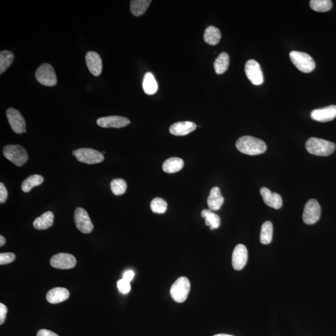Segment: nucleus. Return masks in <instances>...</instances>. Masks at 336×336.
Listing matches in <instances>:
<instances>
[{
	"label": "nucleus",
	"instance_id": "nucleus-1",
	"mask_svg": "<svg viewBox=\"0 0 336 336\" xmlns=\"http://www.w3.org/2000/svg\"><path fill=\"white\" fill-rule=\"evenodd\" d=\"M236 147L241 153L248 155H258L267 150L264 141L250 136H241L236 142Z\"/></svg>",
	"mask_w": 336,
	"mask_h": 336
},
{
	"label": "nucleus",
	"instance_id": "nucleus-2",
	"mask_svg": "<svg viewBox=\"0 0 336 336\" xmlns=\"http://www.w3.org/2000/svg\"><path fill=\"white\" fill-rule=\"evenodd\" d=\"M305 147L308 153L316 156H327L334 153L336 146L334 143L323 139L311 137L306 141Z\"/></svg>",
	"mask_w": 336,
	"mask_h": 336
},
{
	"label": "nucleus",
	"instance_id": "nucleus-3",
	"mask_svg": "<svg viewBox=\"0 0 336 336\" xmlns=\"http://www.w3.org/2000/svg\"><path fill=\"white\" fill-rule=\"evenodd\" d=\"M3 153L7 159L17 166H23L28 160L27 151L23 146L18 144H10L5 146Z\"/></svg>",
	"mask_w": 336,
	"mask_h": 336
},
{
	"label": "nucleus",
	"instance_id": "nucleus-4",
	"mask_svg": "<svg viewBox=\"0 0 336 336\" xmlns=\"http://www.w3.org/2000/svg\"><path fill=\"white\" fill-rule=\"evenodd\" d=\"M190 289L191 283L188 278L180 277L171 287V296L177 303H183L187 300Z\"/></svg>",
	"mask_w": 336,
	"mask_h": 336
},
{
	"label": "nucleus",
	"instance_id": "nucleus-5",
	"mask_svg": "<svg viewBox=\"0 0 336 336\" xmlns=\"http://www.w3.org/2000/svg\"><path fill=\"white\" fill-rule=\"evenodd\" d=\"M290 57L293 64L298 70L304 73H309L315 69V62L313 59L305 52L291 51Z\"/></svg>",
	"mask_w": 336,
	"mask_h": 336
},
{
	"label": "nucleus",
	"instance_id": "nucleus-6",
	"mask_svg": "<svg viewBox=\"0 0 336 336\" xmlns=\"http://www.w3.org/2000/svg\"><path fill=\"white\" fill-rule=\"evenodd\" d=\"M36 78L42 85L52 87L57 83V77L54 68L49 64H43L36 72Z\"/></svg>",
	"mask_w": 336,
	"mask_h": 336
},
{
	"label": "nucleus",
	"instance_id": "nucleus-7",
	"mask_svg": "<svg viewBox=\"0 0 336 336\" xmlns=\"http://www.w3.org/2000/svg\"><path fill=\"white\" fill-rule=\"evenodd\" d=\"M321 206L318 202L316 199H310L304 206L303 214L304 222L308 225L316 224L321 217Z\"/></svg>",
	"mask_w": 336,
	"mask_h": 336
},
{
	"label": "nucleus",
	"instance_id": "nucleus-8",
	"mask_svg": "<svg viewBox=\"0 0 336 336\" xmlns=\"http://www.w3.org/2000/svg\"><path fill=\"white\" fill-rule=\"evenodd\" d=\"M75 157L78 161L88 164L101 163L104 160L103 154L91 148H82L77 149Z\"/></svg>",
	"mask_w": 336,
	"mask_h": 336
},
{
	"label": "nucleus",
	"instance_id": "nucleus-9",
	"mask_svg": "<svg viewBox=\"0 0 336 336\" xmlns=\"http://www.w3.org/2000/svg\"><path fill=\"white\" fill-rule=\"evenodd\" d=\"M246 77L256 86H260L264 82V75L261 65L256 60H248L245 65Z\"/></svg>",
	"mask_w": 336,
	"mask_h": 336
},
{
	"label": "nucleus",
	"instance_id": "nucleus-10",
	"mask_svg": "<svg viewBox=\"0 0 336 336\" xmlns=\"http://www.w3.org/2000/svg\"><path fill=\"white\" fill-rule=\"evenodd\" d=\"M74 221L76 227L83 233L93 232L94 225L88 212L85 209L78 207L74 212Z\"/></svg>",
	"mask_w": 336,
	"mask_h": 336
},
{
	"label": "nucleus",
	"instance_id": "nucleus-11",
	"mask_svg": "<svg viewBox=\"0 0 336 336\" xmlns=\"http://www.w3.org/2000/svg\"><path fill=\"white\" fill-rule=\"evenodd\" d=\"M7 117L13 132L17 134L26 133V122L24 117L17 109L7 110Z\"/></svg>",
	"mask_w": 336,
	"mask_h": 336
},
{
	"label": "nucleus",
	"instance_id": "nucleus-12",
	"mask_svg": "<svg viewBox=\"0 0 336 336\" xmlns=\"http://www.w3.org/2000/svg\"><path fill=\"white\" fill-rule=\"evenodd\" d=\"M51 266L56 269L66 270L72 269L76 265V259L71 254L60 253L55 255L50 261Z\"/></svg>",
	"mask_w": 336,
	"mask_h": 336
},
{
	"label": "nucleus",
	"instance_id": "nucleus-13",
	"mask_svg": "<svg viewBox=\"0 0 336 336\" xmlns=\"http://www.w3.org/2000/svg\"><path fill=\"white\" fill-rule=\"evenodd\" d=\"M248 260V251L243 244L235 246L232 254V264L233 269L241 270L245 267Z\"/></svg>",
	"mask_w": 336,
	"mask_h": 336
},
{
	"label": "nucleus",
	"instance_id": "nucleus-14",
	"mask_svg": "<svg viewBox=\"0 0 336 336\" xmlns=\"http://www.w3.org/2000/svg\"><path fill=\"white\" fill-rule=\"evenodd\" d=\"M127 118L120 116H109L100 118L97 121V125L102 128H120L130 124Z\"/></svg>",
	"mask_w": 336,
	"mask_h": 336
},
{
	"label": "nucleus",
	"instance_id": "nucleus-15",
	"mask_svg": "<svg viewBox=\"0 0 336 336\" xmlns=\"http://www.w3.org/2000/svg\"><path fill=\"white\" fill-rule=\"evenodd\" d=\"M312 120L319 122H330L336 117V106H329L324 108L312 110L311 114Z\"/></svg>",
	"mask_w": 336,
	"mask_h": 336
},
{
	"label": "nucleus",
	"instance_id": "nucleus-16",
	"mask_svg": "<svg viewBox=\"0 0 336 336\" xmlns=\"http://www.w3.org/2000/svg\"><path fill=\"white\" fill-rule=\"evenodd\" d=\"M86 64L89 71L94 76L101 75L102 71V60L100 55L94 51H89L86 56Z\"/></svg>",
	"mask_w": 336,
	"mask_h": 336
},
{
	"label": "nucleus",
	"instance_id": "nucleus-17",
	"mask_svg": "<svg viewBox=\"0 0 336 336\" xmlns=\"http://www.w3.org/2000/svg\"><path fill=\"white\" fill-rule=\"evenodd\" d=\"M261 194L264 203L275 209H279L282 207L283 201L279 194L272 193L269 189L263 187L261 189Z\"/></svg>",
	"mask_w": 336,
	"mask_h": 336
},
{
	"label": "nucleus",
	"instance_id": "nucleus-18",
	"mask_svg": "<svg viewBox=\"0 0 336 336\" xmlns=\"http://www.w3.org/2000/svg\"><path fill=\"white\" fill-rule=\"evenodd\" d=\"M197 125L193 122H180L174 123L170 128V132L175 136H185L196 129Z\"/></svg>",
	"mask_w": 336,
	"mask_h": 336
},
{
	"label": "nucleus",
	"instance_id": "nucleus-19",
	"mask_svg": "<svg viewBox=\"0 0 336 336\" xmlns=\"http://www.w3.org/2000/svg\"><path fill=\"white\" fill-rule=\"evenodd\" d=\"M69 296V291L66 288H54L47 293L46 300L50 303L57 304L68 300Z\"/></svg>",
	"mask_w": 336,
	"mask_h": 336
},
{
	"label": "nucleus",
	"instance_id": "nucleus-20",
	"mask_svg": "<svg viewBox=\"0 0 336 336\" xmlns=\"http://www.w3.org/2000/svg\"><path fill=\"white\" fill-rule=\"evenodd\" d=\"M224 199L220 193V189L218 187H214L210 191L208 199H207V204L211 211H218L224 204Z\"/></svg>",
	"mask_w": 336,
	"mask_h": 336
},
{
	"label": "nucleus",
	"instance_id": "nucleus-21",
	"mask_svg": "<svg viewBox=\"0 0 336 336\" xmlns=\"http://www.w3.org/2000/svg\"><path fill=\"white\" fill-rule=\"evenodd\" d=\"M54 215L51 211L44 212L40 217L36 218L33 226L38 230H46L54 224Z\"/></svg>",
	"mask_w": 336,
	"mask_h": 336
},
{
	"label": "nucleus",
	"instance_id": "nucleus-22",
	"mask_svg": "<svg viewBox=\"0 0 336 336\" xmlns=\"http://www.w3.org/2000/svg\"><path fill=\"white\" fill-rule=\"evenodd\" d=\"M221 39V33L220 30L215 26H209L204 31V39L206 43L209 45L215 46L219 43Z\"/></svg>",
	"mask_w": 336,
	"mask_h": 336
},
{
	"label": "nucleus",
	"instance_id": "nucleus-23",
	"mask_svg": "<svg viewBox=\"0 0 336 336\" xmlns=\"http://www.w3.org/2000/svg\"><path fill=\"white\" fill-rule=\"evenodd\" d=\"M184 161L180 157H173L167 159L162 164V170L165 173H175L183 169Z\"/></svg>",
	"mask_w": 336,
	"mask_h": 336
},
{
	"label": "nucleus",
	"instance_id": "nucleus-24",
	"mask_svg": "<svg viewBox=\"0 0 336 336\" xmlns=\"http://www.w3.org/2000/svg\"><path fill=\"white\" fill-rule=\"evenodd\" d=\"M143 89L144 93L148 95H153L158 89V86L153 73L147 72L144 76Z\"/></svg>",
	"mask_w": 336,
	"mask_h": 336
},
{
	"label": "nucleus",
	"instance_id": "nucleus-25",
	"mask_svg": "<svg viewBox=\"0 0 336 336\" xmlns=\"http://www.w3.org/2000/svg\"><path fill=\"white\" fill-rule=\"evenodd\" d=\"M151 0H132L130 2L131 12L135 17H140L148 10Z\"/></svg>",
	"mask_w": 336,
	"mask_h": 336
},
{
	"label": "nucleus",
	"instance_id": "nucleus-26",
	"mask_svg": "<svg viewBox=\"0 0 336 336\" xmlns=\"http://www.w3.org/2000/svg\"><path fill=\"white\" fill-rule=\"evenodd\" d=\"M229 56L226 52H222L217 57L214 63L215 71L217 74H222L227 71L229 65Z\"/></svg>",
	"mask_w": 336,
	"mask_h": 336
},
{
	"label": "nucleus",
	"instance_id": "nucleus-27",
	"mask_svg": "<svg viewBox=\"0 0 336 336\" xmlns=\"http://www.w3.org/2000/svg\"><path fill=\"white\" fill-rule=\"evenodd\" d=\"M201 216L205 219L206 225L211 230L219 228L220 224V217L212 212L211 210L204 209L201 212Z\"/></svg>",
	"mask_w": 336,
	"mask_h": 336
},
{
	"label": "nucleus",
	"instance_id": "nucleus-28",
	"mask_svg": "<svg viewBox=\"0 0 336 336\" xmlns=\"http://www.w3.org/2000/svg\"><path fill=\"white\" fill-rule=\"evenodd\" d=\"M43 181L44 178L41 175H34L31 176L23 181L22 185V190L25 193L30 192L33 188L43 184Z\"/></svg>",
	"mask_w": 336,
	"mask_h": 336
},
{
	"label": "nucleus",
	"instance_id": "nucleus-29",
	"mask_svg": "<svg viewBox=\"0 0 336 336\" xmlns=\"http://www.w3.org/2000/svg\"><path fill=\"white\" fill-rule=\"evenodd\" d=\"M273 231H274V227L271 222L266 221L264 223L261 228V236H260V240L262 244L268 245L272 242Z\"/></svg>",
	"mask_w": 336,
	"mask_h": 336
},
{
	"label": "nucleus",
	"instance_id": "nucleus-30",
	"mask_svg": "<svg viewBox=\"0 0 336 336\" xmlns=\"http://www.w3.org/2000/svg\"><path fill=\"white\" fill-rule=\"evenodd\" d=\"M14 60V54L9 51H2L0 52V73L6 71L12 64Z\"/></svg>",
	"mask_w": 336,
	"mask_h": 336
},
{
	"label": "nucleus",
	"instance_id": "nucleus-31",
	"mask_svg": "<svg viewBox=\"0 0 336 336\" xmlns=\"http://www.w3.org/2000/svg\"><path fill=\"white\" fill-rule=\"evenodd\" d=\"M309 6L315 12H327L332 9V2L330 0H311Z\"/></svg>",
	"mask_w": 336,
	"mask_h": 336
},
{
	"label": "nucleus",
	"instance_id": "nucleus-32",
	"mask_svg": "<svg viewBox=\"0 0 336 336\" xmlns=\"http://www.w3.org/2000/svg\"><path fill=\"white\" fill-rule=\"evenodd\" d=\"M110 187L113 194L115 196H122L127 190V184L126 181L121 178H117L112 181Z\"/></svg>",
	"mask_w": 336,
	"mask_h": 336
},
{
	"label": "nucleus",
	"instance_id": "nucleus-33",
	"mask_svg": "<svg viewBox=\"0 0 336 336\" xmlns=\"http://www.w3.org/2000/svg\"><path fill=\"white\" fill-rule=\"evenodd\" d=\"M150 207L154 213L164 214L166 211L167 204L163 199L156 198L152 200Z\"/></svg>",
	"mask_w": 336,
	"mask_h": 336
},
{
	"label": "nucleus",
	"instance_id": "nucleus-34",
	"mask_svg": "<svg viewBox=\"0 0 336 336\" xmlns=\"http://www.w3.org/2000/svg\"><path fill=\"white\" fill-rule=\"evenodd\" d=\"M130 282H127L124 279L118 281L117 288L119 292L122 294H127L130 292L131 290Z\"/></svg>",
	"mask_w": 336,
	"mask_h": 336
},
{
	"label": "nucleus",
	"instance_id": "nucleus-35",
	"mask_svg": "<svg viewBox=\"0 0 336 336\" xmlns=\"http://www.w3.org/2000/svg\"><path fill=\"white\" fill-rule=\"evenodd\" d=\"M15 255L13 253H2L0 254V264L6 265L15 261Z\"/></svg>",
	"mask_w": 336,
	"mask_h": 336
},
{
	"label": "nucleus",
	"instance_id": "nucleus-36",
	"mask_svg": "<svg viewBox=\"0 0 336 336\" xmlns=\"http://www.w3.org/2000/svg\"><path fill=\"white\" fill-rule=\"evenodd\" d=\"M8 191L4 183H0V203H5L7 200Z\"/></svg>",
	"mask_w": 336,
	"mask_h": 336
},
{
	"label": "nucleus",
	"instance_id": "nucleus-37",
	"mask_svg": "<svg viewBox=\"0 0 336 336\" xmlns=\"http://www.w3.org/2000/svg\"><path fill=\"white\" fill-rule=\"evenodd\" d=\"M8 308L5 304H0V324H3L6 319Z\"/></svg>",
	"mask_w": 336,
	"mask_h": 336
},
{
	"label": "nucleus",
	"instance_id": "nucleus-38",
	"mask_svg": "<svg viewBox=\"0 0 336 336\" xmlns=\"http://www.w3.org/2000/svg\"><path fill=\"white\" fill-rule=\"evenodd\" d=\"M37 336H59L51 330L47 329L39 330L37 333Z\"/></svg>",
	"mask_w": 336,
	"mask_h": 336
},
{
	"label": "nucleus",
	"instance_id": "nucleus-39",
	"mask_svg": "<svg viewBox=\"0 0 336 336\" xmlns=\"http://www.w3.org/2000/svg\"><path fill=\"white\" fill-rule=\"evenodd\" d=\"M134 275H135V274H134L132 270H128V271L126 272L124 275H123V279L127 281L128 282H130L133 280Z\"/></svg>",
	"mask_w": 336,
	"mask_h": 336
},
{
	"label": "nucleus",
	"instance_id": "nucleus-40",
	"mask_svg": "<svg viewBox=\"0 0 336 336\" xmlns=\"http://www.w3.org/2000/svg\"><path fill=\"white\" fill-rule=\"evenodd\" d=\"M6 243V239L4 237V236H0V246H3Z\"/></svg>",
	"mask_w": 336,
	"mask_h": 336
},
{
	"label": "nucleus",
	"instance_id": "nucleus-41",
	"mask_svg": "<svg viewBox=\"0 0 336 336\" xmlns=\"http://www.w3.org/2000/svg\"><path fill=\"white\" fill-rule=\"evenodd\" d=\"M213 336H233L231 335H228V334H216Z\"/></svg>",
	"mask_w": 336,
	"mask_h": 336
},
{
	"label": "nucleus",
	"instance_id": "nucleus-42",
	"mask_svg": "<svg viewBox=\"0 0 336 336\" xmlns=\"http://www.w3.org/2000/svg\"><path fill=\"white\" fill-rule=\"evenodd\" d=\"M75 154H76V150H73V151H72V154H73V155L75 156Z\"/></svg>",
	"mask_w": 336,
	"mask_h": 336
}]
</instances>
